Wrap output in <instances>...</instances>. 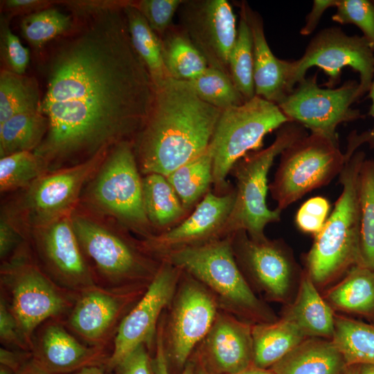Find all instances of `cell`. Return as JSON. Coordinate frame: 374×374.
<instances>
[{"label": "cell", "mask_w": 374, "mask_h": 374, "mask_svg": "<svg viewBox=\"0 0 374 374\" xmlns=\"http://www.w3.org/2000/svg\"><path fill=\"white\" fill-rule=\"evenodd\" d=\"M328 200L321 196L308 199L299 208L295 217L298 229L315 236L322 229L330 211Z\"/></svg>", "instance_id": "cell-44"}, {"label": "cell", "mask_w": 374, "mask_h": 374, "mask_svg": "<svg viewBox=\"0 0 374 374\" xmlns=\"http://www.w3.org/2000/svg\"><path fill=\"white\" fill-rule=\"evenodd\" d=\"M48 129L39 109L17 114L0 124V157L21 152H34Z\"/></svg>", "instance_id": "cell-30"}, {"label": "cell", "mask_w": 374, "mask_h": 374, "mask_svg": "<svg viewBox=\"0 0 374 374\" xmlns=\"http://www.w3.org/2000/svg\"><path fill=\"white\" fill-rule=\"evenodd\" d=\"M251 335L253 364L264 368L272 366L307 338L284 317L279 321L251 325Z\"/></svg>", "instance_id": "cell-26"}, {"label": "cell", "mask_w": 374, "mask_h": 374, "mask_svg": "<svg viewBox=\"0 0 374 374\" xmlns=\"http://www.w3.org/2000/svg\"><path fill=\"white\" fill-rule=\"evenodd\" d=\"M48 170L34 152H21L0 159V191L26 188Z\"/></svg>", "instance_id": "cell-38"}, {"label": "cell", "mask_w": 374, "mask_h": 374, "mask_svg": "<svg viewBox=\"0 0 374 374\" xmlns=\"http://www.w3.org/2000/svg\"><path fill=\"white\" fill-rule=\"evenodd\" d=\"M0 374H15V373L9 368L0 364Z\"/></svg>", "instance_id": "cell-58"}, {"label": "cell", "mask_w": 374, "mask_h": 374, "mask_svg": "<svg viewBox=\"0 0 374 374\" xmlns=\"http://www.w3.org/2000/svg\"><path fill=\"white\" fill-rule=\"evenodd\" d=\"M237 37L231 51L229 67L231 79L245 101L255 96L253 37L243 2L240 5Z\"/></svg>", "instance_id": "cell-35"}, {"label": "cell", "mask_w": 374, "mask_h": 374, "mask_svg": "<svg viewBox=\"0 0 374 374\" xmlns=\"http://www.w3.org/2000/svg\"><path fill=\"white\" fill-rule=\"evenodd\" d=\"M109 150L81 163L48 171L25 188L12 204L28 232L71 215Z\"/></svg>", "instance_id": "cell-11"}, {"label": "cell", "mask_w": 374, "mask_h": 374, "mask_svg": "<svg viewBox=\"0 0 374 374\" xmlns=\"http://www.w3.org/2000/svg\"><path fill=\"white\" fill-rule=\"evenodd\" d=\"M166 178L183 206L190 211L205 196L213 184V155L209 145L198 157L179 167Z\"/></svg>", "instance_id": "cell-31"}, {"label": "cell", "mask_w": 374, "mask_h": 374, "mask_svg": "<svg viewBox=\"0 0 374 374\" xmlns=\"http://www.w3.org/2000/svg\"><path fill=\"white\" fill-rule=\"evenodd\" d=\"M163 315L161 317L158 326L154 356L152 357V366L154 374H171L169 371L163 341ZM195 364L193 362H188L179 374H195Z\"/></svg>", "instance_id": "cell-47"}, {"label": "cell", "mask_w": 374, "mask_h": 374, "mask_svg": "<svg viewBox=\"0 0 374 374\" xmlns=\"http://www.w3.org/2000/svg\"><path fill=\"white\" fill-rule=\"evenodd\" d=\"M312 66L319 67L328 75L325 85L328 88L340 82L344 67L350 66L357 71L359 75V100L368 92L374 78V51L364 36L348 35L339 27L327 28L312 38L299 59L292 61L291 91Z\"/></svg>", "instance_id": "cell-13"}, {"label": "cell", "mask_w": 374, "mask_h": 374, "mask_svg": "<svg viewBox=\"0 0 374 374\" xmlns=\"http://www.w3.org/2000/svg\"><path fill=\"white\" fill-rule=\"evenodd\" d=\"M337 11L332 21L353 24L362 32L374 51V1L368 0H336Z\"/></svg>", "instance_id": "cell-40"}, {"label": "cell", "mask_w": 374, "mask_h": 374, "mask_svg": "<svg viewBox=\"0 0 374 374\" xmlns=\"http://www.w3.org/2000/svg\"><path fill=\"white\" fill-rule=\"evenodd\" d=\"M80 202L84 209L112 220L142 239L156 234L145 211L134 142H121L109 150L84 188Z\"/></svg>", "instance_id": "cell-6"}, {"label": "cell", "mask_w": 374, "mask_h": 374, "mask_svg": "<svg viewBox=\"0 0 374 374\" xmlns=\"http://www.w3.org/2000/svg\"><path fill=\"white\" fill-rule=\"evenodd\" d=\"M0 341L3 347L32 351L33 343L26 336L2 296H0Z\"/></svg>", "instance_id": "cell-45"}, {"label": "cell", "mask_w": 374, "mask_h": 374, "mask_svg": "<svg viewBox=\"0 0 374 374\" xmlns=\"http://www.w3.org/2000/svg\"><path fill=\"white\" fill-rule=\"evenodd\" d=\"M115 374H154L152 357L145 344L129 353L113 370Z\"/></svg>", "instance_id": "cell-46"}, {"label": "cell", "mask_w": 374, "mask_h": 374, "mask_svg": "<svg viewBox=\"0 0 374 374\" xmlns=\"http://www.w3.org/2000/svg\"><path fill=\"white\" fill-rule=\"evenodd\" d=\"M33 357L32 353L21 350L1 347L0 364L11 369L17 374Z\"/></svg>", "instance_id": "cell-48"}, {"label": "cell", "mask_w": 374, "mask_h": 374, "mask_svg": "<svg viewBox=\"0 0 374 374\" xmlns=\"http://www.w3.org/2000/svg\"><path fill=\"white\" fill-rule=\"evenodd\" d=\"M183 0L132 1L151 28L162 36L172 25V19Z\"/></svg>", "instance_id": "cell-42"}, {"label": "cell", "mask_w": 374, "mask_h": 374, "mask_svg": "<svg viewBox=\"0 0 374 374\" xmlns=\"http://www.w3.org/2000/svg\"><path fill=\"white\" fill-rule=\"evenodd\" d=\"M317 73L305 78L277 105L292 122L339 145L337 127L362 118L351 105L358 100L359 83L348 80L338 88H321Z\"/></svg>", "instance_id": "cell-14"}, {"label": "cell", "mask_w": 374, "mask_h": 374, "mask_svg": "<svg viewBox=\"0 0 374 374\" xmlns=\"http://www.w3.org/2000/svg\"><path fill=\"white\" fill-rule=\"evenodd\" d=\"M147 289H110L95 285L78 293L62 321L83 343L105 350L114 340L123 319Z\"/></svg>", "instance_id": "cell-16"}, {"label": "cell", "mask_w": 374, "mask_h": 374, "mask_svg": "<svg viewBox=\"0 0 374 374\" xmlns=\"http://www.w3.org/2000/svg\"><path fill=\"white\" fill-rule=\"evenodd\" d=\"M197 352L210 374L240 371L253 364L251 326L220 310Z\"/></svg>", "instance_id": "cell-22"}, {"label": "cell", "mask_w": 374, "mask_h": 374, "mask_svg": "<svg viewBox=\"0 0 374 374\" xmlns=\"http://www.w3.org/2000/svg\"><path fill=\"white\" fill-rule=\"evenodd\" d=\"M104 366H93L84 368L71 374H109Z\"/></svg>", "instance_id": "cell-54"}, {"label": "cell", "mask_w": 374, "mask_h": 374, "mask_svg": "<svg viewBox=\"0 0 374 374\" xmlns=\"http://www.w3.org/2000/svg\"><path fill=\"white\" fill-rule=\"evenodd\" d=\"M315 285L304 273L297 296L284 317L293 322L306 337H332L335 317Z\"/></svg>", "instance_id": "cell-25"}, {"label": "cell", "mask_w": 374, "mask_h": 374, "mask_svg": "<svg viewBox=\"0 0 374 374\" xmlns=\"http://www.w3.org/2000/svg\"><path fill=\"white\" fill-rule=\"evenodd\" d=\"M29 241L39 265L61 287L78 294L98 285L74 231L71 215L30 230Z\"/></svg>", "instance_id": "cell-17"}, {"label": "cell", "mask_w": 374, "mask_h": 374, "mask_svg": "<svg viewBox=\"0 0 374 374\" xmlns=\"http://www.w3.org/2000/svg\"><path fill=\"white\" fill-rule=\"evenodd\" d=\"M368 96L371 100V105L368 114L374 118V78L368 91ZM348 143L355 149H357L364 143H368L370 149L374 148V125L372 128L365 131L360 134H357L353 131L348 136Z\"/></svg>", "instance_id": "cell-50"}, {"label": "cell", "mask_w": 374, "mask_h": 374, "mask_svg": "<svg viewBox=\"0 0 374 374\" xmlns=\"http://www.w3.org/2000/svg\"><path fill=\"white\" fill-rule=\"evenodd\" d=\"M123 10L134 48L148 69L156 87L170 78L163 60L160 37L132 1H126Z\"/></svg>", "instance_id": "cell-29"}, {"label": "cell", "mask_w": 374, "mask_h": 374, "mask_svg": "<svg viewBox=\"0 0 374 374\" xmlns=\"http://www.w3.org/2000/svg\"><path fill=\"white\" fill-rule=\"evenodd\" d=\"M327 299L342 310L364 314L374 312V271L361 265L353 266L328 291Z\"/></svg>", "instance_id": "cell-32"}, {"label": "cell", "mask_w": 374, "mask_h": 374, "mask_svg": "<svg viewBox=\"0 0 374 374\" xmlns=\"http://www.w3.org/2000/svg\"><path fill=\"white\" fill-rule=\"evenodd\" d=\"M230 236L235 260L245 278H249L271 299H285L295 266L283 242L267 237L253 239L242 230Z\"/></svg>", "instance_id": "cell-19"}, {"label": "cell", "mask_w": 374, "mask_h": 374, "mask_svg": "<svg viewBox=\"0 0 374 374\" xmlns=\"http://www.w3.org/2000/svg\"><path fill=\"white\" fill-rule=\"evenodd\" d=\"M179 26L206 59L208 66L230 76L229 61L238 26L226 0H183Z\"/></svg>", "instance_id": "cell-18"}, {"label": "cell", "mask_w": 374, "mask_h": 374, "mask_svg": "<svg viewBox=\"0 0 374 374\" xmlns=\"http://www.w3.org/2000/svg\"><path fill=\"white\" fill-rule=\"evenodd\" d=\"M76 208L71 220L98 285L110 289L148 287L161 260L116 222Z\"/></svg>", "instance_id": "cell-3"}, {"label": "cell", "mask_w": 374, "mask_h": 374, "mask_svg": "<svg viewBox=\"0 0 374 374\" xmlns=\"http://www.w3.org/2000/svg\"><path fill=\"white\" fill-rule=\"evenodd\" d=\"M366 154L357 150L340 172L341 193L306 256L307 271L315 285H323L360 261L358 177Z\"/></svg>", "instance_id": "cell-5"}, {"label": "cell", "mask_w": 374, "mask_h": 374, "mask_svg": "<svg viewBox=\"0 0 374 374\" xmlns=\"http://www.w3.org/2000/svg\"><path fill=\"white\" fill-rule=\"evenodd\" d=\"M51 3L48 1L40 0H7L3 2L4 8L12 15L30 12L32 13L49 7Z\"/></svg>", "instance_id": "cell-51"}, {"label": "cell", "mask_w": 374, "mask_h": 374, "mask_svg": "<svg viewBox=\"0 0 374 374\" xmlns=\"http://www.w3.org/2000/svg\"><path fill=\"white\" fill-rule=\"evenodd\" d=\"M155 88L134 148L141 175L166 177L208 148L222 110L203 101L186 81L168 78Z\"/></svg>", "instance_id": "cell-2"}, {"label": "cell", "mask_w": 374, "mask_h": 374, "mask_svg": "<svg viewBox=\"0 0 374 374\" xmlns=\"http://www.w3.org/2000/svg\"><path fill=\"white\" fill-rule=\"evenodd\" d=\"M161 260L202 283L214 295L220 310L254 323L275 321L271 310L255 295L240 269L230 235L170 251Z\"/></svg>", "instance_id": "cell-4"}, {"label": "cell", "mask_w": 374, "mask_h": 374, "mask_svg": "<svg viewBox=\"0 0 374 374\" xmlns=\"http://www.w3.org/2000/svg\"><path fill=\"white\" fill-rule=\"evenodd\" d=\"M306 134L303 126L287 122L277 130L269 146L251 152L235 163L231 170L236 183L235 199L225 226V236L242 230L253 239H262L267 225L280 221L281 211L271 210L267 205L268 172L275 158Z\"/></svg>", "instance_id": "cell-8"}, {"label": "cell", "mask_w": 374, "mask_h": 374, "mask_svg": "<svg viewBox=\"0 0 374 374\" xmlns=\"http://www.w3.org/2000/svg\"><path fill=\"white\" fill-rule=\"evenodd\" d=\"M332 341L347 365L374 364V326L335 317Z\"/></svg>", "instance_id": "cell-33"}, {"label": "cell", "mask_w": 374, "mask_h": 374, "mask_svg": "<svg viewBox=\"0 0 374 374\" xmlns=\"http://www.w3.org/2000/svg\"><path fill=\"white\" fill-rule=\"evenodd\" d=\"M31 353L33 359L51 374H71L104 366L109 355L105 349L83 343L60 319H49L35 330Z\"/></svg>", "instance_id": "cell-21"}, {"label": "cell", "mask_w": 374, "mask_h": 374, "mask_svg": "<svg viewBox=\"0 0 374 374\" xmlns=\"http://www.w3.org/2000/svg\"><path fill=\"white\" fill-rule=\"evenodd\" d=\"M161 260L156 276L118 327L112 352L104 365L109 373L141 344L150 352L155 350L159 321L173 299L182 273L170 262Z\"/></svg>", "instance_id": "cell-15"}, {"label": "cell", "mask_w": 374, "mask_h": 374, "mask_svg": "<svg viewBox=\"0 0 374 374\" xmlns=\"http://www.w3.org/2000/svg\"><path fill=\"white\" fill-rule=\"evenodd\" d=\"M1 296L33 343L35 330L52 319H64L77 293L56 283L32 253L28 242L2 261Z\"/></svg>", "instance_id": "cell-7"}, {"label": "cell", "mask_w": 374, "mask_h": 374, "mask_svg": "<svg viewBox=\"0 0 374 374\" xmlns=\"http://www.w3.org/2000/svg\"><path fill=\"white\" fill-rule=\"evenodd\" d=\"M41 100L34 78L1 70L0 124L17 114L39 109Z\"/></svg>", "instance_id": "cell-34"}, {"label": "cell", "mask_w": 374, "mask_h": 374, "mask_svg": "<svg viewBox=\"0 0 374 374\" xmlns=\"http://www.w3.org/2000/svg\"><path fill=\"white\" fill-rule=\"evenodd\" d=\"M359 374H374V364H362Z\"/></svg>", "instance_id": "cell-55"}, {"label": "cell", "mask_w": 374, "mask_h": 374, "mask_svg": "<svg viewBox=\"0 0 374 374\" xmlns=\"http://www.w3.org/2000/svg\"><path fill=\"white\" fill-rule=\"evenodd\" d=\"M290 121L277 105L257 96L222 110L209 144L215 193L229 191L226 177L235 163L260 150L267 134Z\"/></svg>", "instance_id": "cell-9"}, {"label": "cell", "mask_w": 374, "mask_h": 374, "mask_svg": "<svg viewBox=\"0 0 374 374\" xmlns=\"http://www.w3.org/2000/svg\"><path fill=\"white\" fill-rule=\"evenodd\" d=\"M359 264L374 271V160L363 161L358 177Z\"/></svg>", "instance_id": "cell-36"}, {"label": "cell", "mask_w": 374, "mask_h": 374, "mask_svg": "<svg viewBox=\"0 0 374 374\" xmlns=\"http://www.w3.org/2000/svg\"><path fill=\"white\" fill-rule=\"evenodd\" d=\"M280 155L269 190L280 211L309 192L328 185L346 161L339 145L314 134L297 139Z\"/></svg>", "instance_id": "cell-10"}, {"label": "cell", "mask_w": 374, "mask_h": 374, "mask_svg": "<svg viewBox=\"0 0 374 374\" xmlns=\"http://www.w3.org/2000/svg\"><path fill=\"white\" fill-rule=\"evenodd\" d=\"M253 37L256 96L277 105L289 93L292 61L276 57L267 42L260 15L242 1Z\"/></svg>", "instance_id": "cell-23"}, {"label": "cell", "mask_w": 374, "mask_h": 374, "mask_svg": "<svg viewBox=\"0 0 374 374\" xmlns=\"http://www.w3.org/2000/svg\"><path fill=\"white\" fill-rule=\"evenodd\" d=\"M336 0H315L311 11L306 17L305 24L301 29L303 35L311 34L316 28L323 12L328 8L335 6Z\"/></svg>", "instance_id": "cell-49"}, {"label": "cell", "mask_w": 374, "mask_h": 374, "mask_svg": "<svg viewBox=\"0 0 374 374\" xmlns=\"http://www.w3.org/2000/svg\"><path fill=\"white\" fill-rule=\"evenodd\" d=\"M195 374H210L206 368L199 362H198V366L197 368L195 366Z\"/></svg>", "instance_id": "cell-57"}, {"label": "cell", "mask_w": 374, "mask_h": 374, "mask_svg": "<svg viewBox=\"0 0 374 374\" xmlns=\"http://www.w3.org/2000/svg\"><path fill=\"white\" fill-rule=\"evenodd\" d=\"M188 82L203 101L222 111L245 102L231 77L217 69L208 66Z\"/></svg>", "instance_id": "cell-39"}, {"label": "cell", "mask_w": 374, "mask_h": 374, "mask_svg": "<svg viewBox=\"0 0 374 374\" xmlns=\"http://www.w3.org/2000/svg\"><path fill=\"white\" fill-rule=\"evenodd\" d=\"M159 37L170 78L189 82L208 69L206 59L179 25L173 24Z\"/></svg>", "instance_id": "cell-28"}, {"label": "cell", "mask_w": 374, "mask_h": 374, "mask_svg": "<svg viewBox=\"0 0 374 374\" xmlns=\"http://www.w3.org/2000/svg\"><path fill=\"white\" fill-rule=\"evenodd\" d=\"M347 365L332 341L306 338L271 366L274 374H344Z\"/></svg>", "instance_id": "cell-24"}, {"label": "cell", "mask_w": 374, "mask_h": 374, "mask_svg": "<svg viewBox=\"0 0 374 374\" xmlns=\"http://www.w3.org/2000/svg\"><path fill=\"white\" fill-rule=\"evenodd\" d=\"M360 365H352L347 366L344 374H359Z\"/></svg>", "instance_id": "cell-56"}, {"label": "cell", "mask_w": 374, "mask_h": 374, "mask_svg": "<svg viewBox=\"0 0 374 374\" xmlns=\"http://www.w3.org/2000/svg\"><path fill=\"white\" fill-rule=\"evenodd\" d=\"M142 187L145 211L156 234L171 229L186 217L188 211L165 176L145 175L142 177Z\"/></svg>", "instance_id": "cell-27"}, {"label": "cell", "mask_w": 374, "mask_h": 374, "mask_svg": "<svg viewBox=\"0 0 374 374\" xmlns=\"http://www.w3.org/2000/svg\"><path fill=\"white\" fill-rule=\"evenodd\" d=\"M73 15L47 7L25 16L20 29L23 37L36 50L59 36L68 34L75 25Z\"/></svg>", "instance_id": "cell-37"}, {"label": "cell", "mask_w": 374, "mask_h": 374, "mask_svg": "<svg viewBox=\"0 0 374 374\" xmlns=\"http://www.w3.org/2000/svg\"><path fill=\"white\" fill-rule=\"evenodd\" d=\"M182 271V270H181ZM163 314V341L168 364L182 371L206 337L220 311L214 295L182 271L173 299Z\"/></svg>", "instance_id": "cell-12"}, {"label": "cell", "mask_w": 374, "mask_h": 374, "mask_svg": "<svg viewBox=\"0 0 374 374\" xmlns=\"http://www.w3.org/2000/svg\"><path fill=\"white\" fill-rule=\"evenodd\" d=\"M125 3L76 17L47 66L39 111L47 133L34 152L48 171L134 142L156 88L132 45Z\"/></svg>", "instance_id": "cell-1"}, {"label": "cell", "mask_w": 374, "mask_h": 374, "mask_svg": "<svg viewBox=\"0 0 374 374\" xmlns=\"http://www.w3.org/2000/svg\"><path fill=\"white\" fill-rule=\"evenodd\" d=\"M1 55L8 70L24 75L30 60L28 48L11 30L8 19L1 20Z\"/></svg>", "instance_id": "cell-43"}, {"label": "cell", "mask_w": 374, "mask_h": 374, "mask_svg": "<svg viewBox=\"0 0 374 374\" xmlns=\"http://www.w3.org/2000/svg\"><path fill=\"white\" fill-rule=\"evenodd\" d=\"M17 374H51L40 366L33 357L20 369Z\"/></svg>", "instance_id": "cell-52"}, {"label": "cell", "mask_w": 374, "mask_h": 374, "mask_svg": "<svg viewBox=\"0 0 374 374\" xmlns=\"http://www.w3.org/2000/svg\"><path fill=\"white\" fill-rule=\"evenodd\" d=\"M229 374H274L271 369L258 367L253 364L248 367L233 373Z\"/></svg>", "instance_id": "cell-53"}, {"label": "cell", "mask_w": 374, "mask_h": 374, "mask_svg": "<svg viewBox=\"0 0 374 374\" xmlns=\"http://www.w3.org/2000/svg\"><path fill=\"white\" fill-rule=\"evenodd\" d=\"M235 199L233 188L222 195L208 191L193 211L178 225L148 238L141 239L143 248L161 260L170 251L226 237L225 226Z\"/></svg>", "instance_id": "cell-20"}, {"label": "cell", "mask_w": 374, "mask_h": 374, "mask_svg": "<svg viewBox=\"0 0 374 374\" xmlns=\"http://www.w3.org/2000/svg\"><path fill=\"white\" fill-rule=\"evenodd\" d=\"M29 240V232L12 203L4 206L0 217V258L4 261Z\"/></svg>", "instance_id": "cell-41"}]
</instances>
